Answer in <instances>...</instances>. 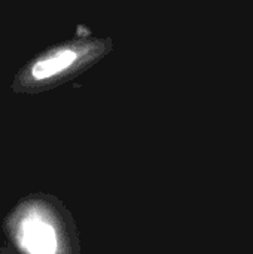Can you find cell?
<instances>
[{
    "mask_svg": "<svg viewBox=\"0 0 253 254\" xmlns=\"http://www.w3.org/2000/svg\"><path fill=\"white\" fill-rule=\"evenodd\" d=\"M112 49L113 40L110 37L91 36L52 45L16 70L10 91L21 95H37L51 91L100 63Z\"/></svg>",
    "mask_w": 253,
    "mask_h": 254,
    "instance_id": "2",
    "label": "cell"
},
{
    "mask_svg": "<svg viewBox=\"0 0 253 254\" xmlns=\"http://www.w3.org/2000/svg\"><path fill=\"white\" fill-rule=\"evenodd\" d=\"M1 232L16 254H82L76 220L54 193L19 198L3 217Z\"/></svg>",
    "mask_w": 253,
    "mask_h": 254,
    "instance_id": "1",
    "label": "cell"
},
{
    "mask_svg": "<svg viewBox=\"0 0 253 254\" xmlns=\"http://www.w3.org/2000/svg\"><path fill=\"white\" fill-rule=\"evenodd\" d=\"M0 254H16L7 244H3V246H0Z\"/></svg>",
    "mask_w": 253,
    "mask_h": 254,
    "instance_id": "3",
    "label": "cell"
}]
</instances>
